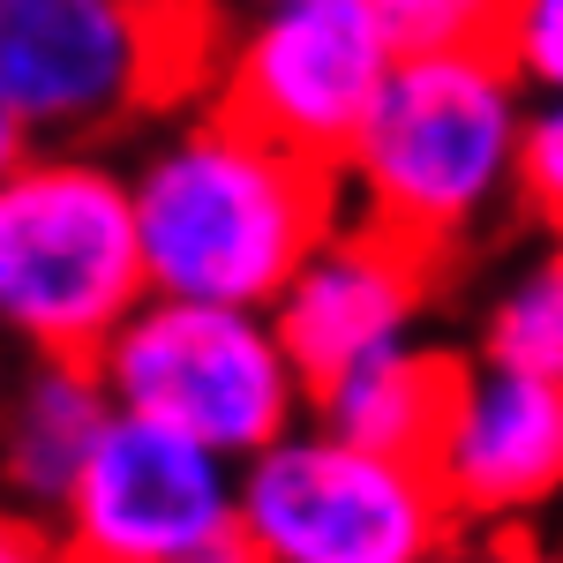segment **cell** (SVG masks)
Returning <instances> with one entry per match:
<instances>
[{
  "mask_svg": "<svg viewBox=\"0 0 563 563\" xmlns=\"http://www.w3.org/2000/svg\"><path fill=\"white\" fill-rule=\"evenodd\" d=\"M143 294L263 316L316 233L339 218V180L286 158L218 106H188L143 143L129 174Z\"/></svg>",
  "mask_w": 563,
  "mask_h": 563,
  "instance_id": "cell-1",
  "label": "cell"
},
{
  "mask_svg": "<svg viewBox=\"0 0 563 563\" xmlns=\"http://www.w3.org/2000/svg\"><path fill=\"white\" fill-rule=\"evenodd\" d=\"M526 90L504 76L488 45L466 53H398L368 121L339 158V188H353V218L406 241L421 263L474 241L504 203H519Z\"/></svg>",
  "mask_w": 563,
  "mask_h": 563,
  "instance_id": "cell-2",
  "label": "cell"
},
{
  "mask_svg": "<svg viewBox=\"0 0 563 563\" xmlns=\"http://www.w3.org/2000/svg\"><path fill=\"white\" fill-rule=\"evenodd\" d=\"M218 23L196 0H0V106L45 151L158 113L211 76Z\"/></svg>",
  "mask_w": 563,
  "mask_h": 563,
  "instance_id": "cell-3",
  "label": "cell"
},
{
  "mask_svg": "<svg viewBox=\"0 0 563 563\" xmlns=\"http://www.w3.org/2000/svg\"><path fill=\"white\" fill-rule=\"evenodd\" d=\"M143 308L129 180L98 151H31L0 180V331L90 361Z\"/></svg>",
  "mask_w": 563,
  "mask_h": 563,
  "instance_id": "cell-4",
  "label": "cell"
},
{
  "mask_svg": "<svg viewBox=\"0 0 563 563\" xmlns=\"http://www.w3.org/2000/svg\"><path fill=\"white\" fill-rule=\"evenodd\" d=\"M90 376L121 421L166 429L225 466H249L308 421V390L263 316L143 294L129 323L90 353Z\"/></svg>",
  "mask_w": 563,
  "mask_h": 563,
  "instance_id": "cell-5",
  "label": "cell"
},
{
  "mask_svg": "<svg viewBox=\"0 0 563 563\" xmlns=\"http://www.w3.org/2000/svg\"><path fill=\"white\" fill-rule=\"evenodd\" d=\"M233 533L256 563H443L459 541L429 466L294 429L233 474Z\"/></svg>",
  "mask_w": 563,
  "mask_h": 563,
  "instance_id": "cell-6",
  "label": "cell"
},
{
  "mask_svg": "<svg viewBox=\"0 0 563 563\" xmlns=\"http://www.w3.org/2000/svg\"><path fill=\"white\" fill-rule=\"evenodd\" d=\"M390 68H398V45L361 0H301L256 23H233V38H218L211 106L256 129L263 143H278L286 158L339 174Z\"/></svg>",
  "mask_w": 563,
  "mask_h": 563,
  "instance_id": "cell-7",
  "label": "cell"
},
{
  "mask_svg": "<svg viewBox=\"0 0 563 563\" xmlns=\"http://www.w3.org/2000/svg\"><path fill=\"white\" fill-rule=\"evenodd\" d=\"M233 474L241 466L113 413L53 504V549L60 563H180L233 533Z\"/></svg>",
  "mask_w": 563,
  "mask_h": 563,
  "instance_id": "cell-8",
  "label": "cell"
},
{
  "mask_svg": "<svg viewBox=\"0 0 563 563\" xmlns=\"http://www.w3.org/2000/svg\"><path fill=\"white\" fill-rule=\"evenodd\" d=\"M421 308H429V263L361 218H331L278 286V301L263 308V323L301 390H316L368 353L406 346L421 331Z\"/></svg>",
  "mask_w": 563,
  "mask_h": 563,
  "instance_id": "cell-9",
  "label": "cell"
},
{
  "mask_svg": "<svg viewBox=\"0 0 563 563\" xmlns=\"http://www.w3.org/2000/svg\"><path fill=\"white\" fill-rule=\"evenodd\" d=\"M421 466L459 526H511L541 511L563 481V384L466 368Z\"/></svg>",
  "mask_w": 563,
  "mask_h": 563,
  "instance_id": "cell-10",
  "label": "cell"
},
{
  "mask_svg": "<svg viewBox=\"0 0 563 563\" xmlns=\"http://www.w3.org/2000/svg\"><path fill=\"white\" fill-rule=\"evenodd\" d=\"M459 376H466L459 353L406 339V346L368 353V361H353L331 384L308 390V413H316L308 429L339 435L353 451H376V459H413L421 466L451 398H459Z\"/></svg>",
  "mask_w": 563,
  "mask_h": 563,
  "instance_id": "cell-11",
  "label": "cell"
},
{
  "mask_svg": "<svg viewBox=\"0 0 563 563\" xmlns=\"http://www.w3.org/2000/svg\"><path fill=\"white\" fill-rule=\"evenodd\" d=\"M106 421H113V406L90 376V361H31V376L15 384L8 413H0V481L31 511L53 519V504L84 474Z\"/></svg>",
  "mask_w": 563,
  "mask_h": 563,
  "instance_id": "cell-12",
  "label": "cell"
},
{
  "mask_svg": "<svg viewBox=\"0 0 563 563\" xmlns=\"http://www.w3.org/2000/svg\"><path fill=\"white\" fill-rule=\"evenodd\" d=\"M481 368L533 376V384H563V263L549 256V249L526 263V271H511V286L488 301Z\"/></svg>",
  "mask_w": 563,
  "mask_h": 563,
  "instance_id": "cell-13",
  "label": "cell"
},
{
  "mask_svg": "<svg viewBox=\"0 0 563 563\" xmlns=\"http://www.w3.org/2000/svg\"><path fill=\"white\" fill-rule=\"evenodd\" d=\"M398 53H466L488 45L511 0H361Z\"/></svg>",
  "mask_w": 563,
  "mask_h": 563,
  "instance_id": "cell-14",
  "label": "cell"
},
{
  "mask_svg": "<svg viewBox=\"0 0 563 563\" xmlns=\"http://www.w3.org/2000/svg\"><path fill=\"white\" fill-rule=\"evenodd\" d=\"M488 53L519 90H556L563 84V0H511Z\"/></svg>",
  "mask_w": 563,
  "mask_h": 563,
  "instance_id": "cell-15",
  "label": "cell"
},
{
  "mask_svg": "<svg viewBox=\"0 0 563 563\" xmlns=\"http://www.w3.org/2000/svg\"><path fill=\"white\" fill-rule=\"evenodd\" d=\"M511 188H519L533 211H556V196H563V121H556V106H526Z\"/></svg>",
  "mask_w": 563,
  "mask_h": 563,
  "instance_id": "cell-16",
  "label": "cell"
},
{
  "mask_svg": "<svg viewBox=\"0 0 563 563\" xmlns=\"http://www.w3.org/2000/svg\"><path fill=\"white\" fill-rule=\"evenodd\" d=\"M0 563H60V549L31 511H0Z\"/></svg>",
  "mask_w": 563,
  "mask_h": 563,
  "instance_id": "cell-17",
  "label": "cell"
},
{
  "mask_svg": "<svg viewBox=\"0 0 563 563\" xmlns=\"http://www.w3.org/2000/svg\"><path fill=\"white\" fill-rule=\"evenodd\" d=\"M443 563H549V556L533 541H519V533H481V541H451Z\"/></svg>",
  "mask_w": 563,
  "mask_h": 563,
  "instance_id": "cell-18",
  "label": "cell"
},
{
  "mask_svg": "<svg viewBox=\"0 0 563 563\" xmlns=\"http://www.w3.org/2000/svg\"><path fill=\"white\" fill-rule=\"evenodd\" d=\"M203 15L218 23V38H225V23H256V15H278V8H301V0H196Z\"/></svg>",
  "mask_w": 563,
  "mask_h": 563,
  "instance_id": "cell-19",
  "label": "cell"
},
{
  "mask_svg": "<svg viewBox=\"0 0 563 563\" xmlns=\"http://www.w3.org/2000/svg\"><path fill=\"white\" fill-rule=\"evenodd\" d=\"M23 158H31V135L15 129V113H8V106H0V180L15 174V166H23Z\"/></svg>",
  "mask_w": 563,
  "mask_h": 563,
  "instance_id": "cell-20",
  "label": "cell"
},
{
  "mask_svg": "<svg viewBox=\"0 0 563 563\" xmlns=\"http://www.w3.org/2000/svg\"><path fill=\"white\" fill-rule=\"evenodd\" d=\"M180 563H256V556H249V541H241V533H218V541H203L196 556H180Z\"/></svg>",
  "mask_w": 563,
  "mask_h": 563,
  "instance_id": "cell-21",
  "label": "cell"
}]
</instances>
